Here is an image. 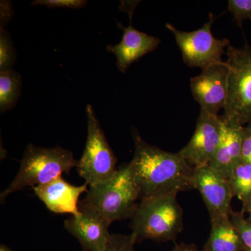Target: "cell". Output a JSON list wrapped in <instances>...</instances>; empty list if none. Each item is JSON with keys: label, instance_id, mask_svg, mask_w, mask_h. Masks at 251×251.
I'll return each instance as SVG.
<instances>
[{"label": "cell", "instance_id": "6da1fadb", "mask_svg": "<svg viewBox=\"0 0 251 251\" xmlns=\"http://www.w3.org/2000/svg\"><path fill=\"white\" fill-rule=\"evenodd\" d=\"M133 139L134 156L128 165L140 199L193 189L195 168L179 152H168L150 145L136 132Z\"/></svg>", "mask_w": 251, "mask_h": 251}, {"label": "cell", "instance_id": "7a4b0ae2", "mask_svg": "<svg viewBox=\"0 0 251 251\" xmlns=\"http://www.w3.org/2000/svg\"><path fill=\"white\" fill-rule=\"evenodd\" d=\"M138 198L139 189L128 163L117 169L110 179L90 186L79 210L110 226L114 221L131 219Z\"/></svg>", "mask_w": 251, "mask_h": 251}, {"label": "cell", "instance_id": "3957f363", "mask_svg": "<svg viewBox=\"0 0 251 251\" xmlns=\"http://www.w3.org/2000/svg\"><path fill=\"white\" fill-rule=\"evenodd\" d=\"M178 193L142 198L131 218L130 227L138 242L175 241L183 230V209Z\"/></svg>", "mask_w": 251, "mask_h": 251}, {"label": "cell", "instance_id": "277c9868", "mask_svg": "<svg viewBox=\"0 0 251 251\" xmlns=\"http://www.w3.org/2000/svg\"><path fill=\"white\" fill-rule=\"evenodd\" d=\"M78 161L74 159L72 151L61 147L54 148H37L29 144L25 151L21 167L11 184L0 195L1 202L11 193L21 191L28 186L47 184L69 175L73 168L77 166Z\"/></svg>", "mask_w": 251, "mask_h": 251}, {"label": "cell", "instance_id": "5b68a950", "mask_svg": "<svg viewBox=\"0 0 251 251\" xmlns=\"http://www.w3.org/2000/svg\"><path fill=\"white\" fill-rule=\"evenodd\" d=\"M229 67L227 97L223 120L229 125L244 126L251 123V47L227 48Z\"/></svg>", "mask_w": 251, "mask_h": 251}, {"label": "cell", "instance_id": "8992f818", "mask_svg": "<svg viewBox=\"0 0 251 251\" xmlns=\"http://www.w3.org/2000/svg\"><path fill=\"white\" fill-rule=\"evenodd\" d=\"M87 138L77 171L89 186L104 182L116 173L117 158L105 138L93 107L87 105Z\"/></svg>", "mask_w": 251, "mask_h": 251}, {"label": "cell", "instance_id": "52a82bcc", "mask_svg": "<svg viewBox=\"0 0 251 251\" xmlns=\"http://www.w3.org/2000/svg\"><path fill=\"white\" fill-rule=\"evenodd\" d=\"M214 20L210 13L209 21L202 27L191 31H181L171 23H166V27L174 35L183 61L188 67L204 69L224 62L223 54L230 43L229 39H216L213 35L211 27Z\"/></svg>", "mask_w": 251, "mask_h": 251}, {"label": "cell", "instance_id": "ba28073f", "mask_svg": "<svg viewBox=\"0 0 251 251\" xmlns=\"http://www.w3.org/2000/svg\"><path fill=\"white\" fill-rule=\"evenodd\" d=\"M222 126L221 117L201 108L192 138L179 154L193 168L207 166L219 145Z\"/></svg>", "mask_w": 251, "mask_h": 251}, {"label": "cell", "instance_id": "9c48e42d", "mask_svg": "<svg viewBox=\"0 0 251 251\" xmlns=\"http://www.w3.org/2000/svg\"><path fill=\"white\" fill-rule=\"evenodd\" d=\"M228 77V65L223 62L202 69L200 75L191 79V92L201 108L213 115L225 108Z\"/></svg>", "mask_w": 251, "mask_h": 251}, {"label": "cell", "instance_id": "30bf717a", "mask_svg": "<svg viewBox=\"0 0 251 251\" xmlns=\"http://www.w3.org/2000/svg\"><path fill=\"white\" fill-rule=\"evenodd\" d=\"M192 184L202 196L210 220L229 216L234 196L227 179L207 165L195 168Z\"/></svg>", "mask_w": 251, "mask_h": 251}, {"label": "cell", "instance_id": "8fae6325", "mask_svg": "<svg viewBox=\"0 0 251 251\" xmlns=\"http://www.w3.org/2000/svg\"><path fill=\"white\" fill-rule=\"evenodd\" d=\"M88 184L74 186L62 177L52 180L46 184L33 188L38 198L44 203L47 209L57 214L80 213L78 201L82 193L87 192Z\"/></svg>", "mask_w": 251, "mask_h": 251}, {"label": "cell", "instance_id": "7c38bea8", "mask_svg": "<svg viewBox=\"0 0 251 251\" xmlns=\"http://www.w3.org/2000/svg\"><path fill=\"white\" fill-rule=\"evenodd\" d=\"M120 25L124 31L122 41L117 45L107 46V50L115 54L119 70L125 73L130 64L156 50L161 41L155 36L137 30L131 25L128 27Z\"/></svg>", "mask_w": 251, "mask_h": 251}, {"label": "cell", "instance_id": "4fadbf2b", "mask_svg": "<svg viewBox=\"0 0 251 251\" xmlns=\"http://www.w3.org/2000/svg\"><path fill=\"white\" fill-rule=\"evenodd\" d=\"M222 122L221 139L209 166L228 179L234 170L242 163L244 126L229 125L223 119Z\"/></svg>", "mask_w": 251, "mask_h": 251}, {"label": "cell", "instance_id": "5bb4252c", "mask_svg": "<svg viewBox=\"0 0 251 251\" xmlns=\"http://www.w3.org/2000/svg\"><path fill=\"white\" fill-rule=\"evenodd\" d=\"M109 226L98 218L81 211L64 221V227L76 238L83 251H103L111 236Z\"/></svg>", "mask_w": 251, "mask_h": 251}, {"label": "cell", "instance_id": "9a60e30c", "mask_svg": "<svg viewBox=\"0 0 251 251\" xmlns=\"http://www.w3.org/2000/svg\"><path fill=\"white\" fill-rule=\"evenodd\" d=\"M209 237L202 251H246L229 216L210 220Z\"/></svg>", "mask_w": 251, "mask_h": 251}, {"label": "cell", "instance_id": "2e32d148", "mask_svg": "<svg viewBox=\"0 0 251 251\" xmlns=\"http://www.w3.org/2000/svg\"><path fill=\"white\" fill-rule=\"evenodd\" d=\"M22 79L12 69L0 72V111L1 113L14 108L21 96Z\"/></svg>", "mask_w": 251, "mask_h": 251}, {"label": "cell", "instance_id": "e0dca14e", "mask_svg": "<svg viewBox=\"0 0 251 251\" xmlns=\"http://www.w3.org/2000/svg\"><path fill=\"white\" fill-rule=\"evenodd\" d=\"M227 180L232 195L242 202L245 212L251 201V164L242 162Z\"/></svg>", "mask_w": 251, "mask_h": 251}, {"label": "cell", "instance_id": "ac0fdd59", "mask_svg": "<svg viewBox=\"0 0 251 251\" xmlns=\"http://www.w3.org/2000/svg\"><path fill=\"white\" fill-rule=\"evenodd\" d=\"M16 51L7 31L1 26L0 34V70L11 69L16 61Z\"/></svg>", "mask_w": 251, "mask_h": 251}, {"label": "cell", "instance_id": "d6986e66", "mask_svg": "<svg viewBox=\"0 0 251 251\" xmlns=\"http://www.w3.org/2000/svg\"><path fill=\"white\" fill-rule=\"evenodd\" d=\"M231 221L237 229L246 251H251V221L244 217V211H232L229 214Z\"/></svg>", "mask_w": 251, "mask_h": 251}, {"label": "cell", "instance_id": "ffe728a7", "mask_svg": "<svg viewBox=\"0 0 251 251\" xmlns=\"http://www.w3.org/2000/svg\"><path fill=\"white\" fill-rule=\"evenodd\" d=\"M137 242L136 236L133 232L130 235L111 234L103 251H135Z\"/></svg>", "mask_w": 251, "mask_h": 251}, {"label": "cell", "instance_id": "44dd1931", "mask_svg": "<svg viewBox=\"0 0 251 251\" xmlns=\"http://www.w3.org/2000/svg\"><path fill=\"white\" fill-rule=\"evenodd\" d=\"M227 9L239 27L247 20L251 21V0H229Z\"/></svg>", "mask_w": 251, "mask_h": 251}, {"label": "cell", "instance_id": "7402d4cb", "mask_svg": "<svg viewBox=\"0 0 251 251\" xmlns=\"http://www.w3.org/2000/svg\"><path fill=\"white\" fill-rule=\"evenodd\" d=\"M33 5H46L49 8L68 7L72 9H81L83 7L87 1L82 0H38L31 3Z\"/></svg>", "mask_w": 251, "mask_h": 251}, {"label": "cell", "instance_id": "603a6c76", "mask_svg": "<svg viewBox=\"0 0 251 251\" xmlns=\"http://www.w3.org/2000/svg\"><path fill=\"white\" fill-rule=\"evenodd\" d=\"M242 162L251 164V123L244 126Z\"/></svg>", "mask_w": 251, "mask_h": 251}, {"label": "cell", "instance_id": "cb8c5ba5", "mask_svg": "<svg viewBox=\"0 0 251 251\" xmlns=\"http://www.w3.org/2000/svg\"><path fill=\"white\" fill-rule=\"evenodd\" d=\"M171 251H202L198 249L197 246L194 244H185L181 243L176 244Z\"/></svg>", "mask_w": 251, "mask_h": 251}, {"label": "cell", "instance_id": "d4e9b609", "mask_svg": "<svg viewBox=\"0 0 251 251\" xmlns=\"http://www.w3.org/2000/svg\"><path fill=\"white\" fill-rule=\"evenodd\" d=\"M0 251H13L10 248L6 247L4 244H1L0 246Z\"/></svg>", "mask_w": 251, "mask_h": 251}, {"label": "cell", "instance_id": "484cf974", "mask_svg": "<svg viewBox=\"0 0 251 251\" xmlns=\"http://www.w3.org/2000/svg\"><path fill=\"white\" fill-rule=\"evenodd\" d=\"M249 211V215H250V216H249V219L251 220V201L250 203H249V206H248L247 209V211Z\"/></svg>", "mask_w": 251, "mask_h": 251}]
</instances>
